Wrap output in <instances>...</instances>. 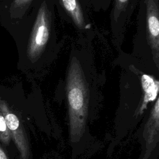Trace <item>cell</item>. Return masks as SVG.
Wrapping results in <instances>:
<instances>
[{
    "mask_svg": "<svg viewBox=\"0 0 159 159\" xmlns=\"http://www.w3.org/2000/svg\"><path fill=\"white\" fill-rule=\"evenodd\" d=\"M66 89L70 139L73 142H77L85 130L88 89L82 68L76 58L71 59L68 69Z\"/></svg>",
    "mask_w": 159,
    "mask_h": 159,
    "instance_id": "6da1fadb",
    "label": "cell"
},
{
    "mask_svg": "<svg viewBox=\"0 0 159 159\" xmlns=\"http://www.w3.org/2000/svg\"><path fill=\"white\" fill-rule=\"evenodd\" d=\"M50 29V14L47 4L43 2L38 10L27 45V57L31 62H35L43 52L49 39Z\"/></svg>",
    "mask_w": 159,
    "mask_h": 159,
    "instance_id": "7a4b0ae2",
    "label": "cell"
},
{
    "mask_svg": "<svg viewBox=\"0 0 159 159\" xmlns=\"http://www.w3.org/2000/svg\"><path fill=\"white\" fill-rule=\"evenodd\" d=\"M0 111L6 120L19 159H29L30 150L24 125L17 112L5 98L2 91H0Z\"/></svg>",
    "mask_w": 159,
    "mask_h": 159,
    "instance_id": "3957f363",
    "label": "cell"
},
{
    "mask_svg": "<svg viewBox=\"0 0 159 159\" xmlns=\"http://www.w3.org/2000/svg\"><path fill=\"white\" fill-rule=\"evenodd\" d=\"M147 37L157 68L159 63V11L158 0H146Z\"/></svg>",
    "mask_w": 159,
    "mask_h": 159,
    "instance_id": "277c9868",
    "label": "cell"
},
{
    "mask_svg": "<svg viewBox=\"0 0 159 159\" xmlns=\"http://www.w3.org/2000/svg\"><path fill=\"white\" fill-rule=\"evenodd\" d=\"M159 130V99L157 98L152 111L150 116L145 127L143 137L147 143V148L150 146Z\"/></svg>",
    "mask_w": 159,
    "mask_h": 159,
    "instance_id": "5b68a950",
    "label": "cell"
},
{
    "mask_svg": "<svg viewBox=\"0 0 159 159\" xmlns=\"http://www.w3.org/2000/svg\"><path fill=\"white\" fill-rule=\"evenodd\" d=\"M60 2L75 25L80 29L84 28V17L78 1L77 0H60Z\"/></svg>",
    "mask_w": 159,
    "mask_h": 159,
    "instance_id": "8992f818",
    "label": "cell"
},
{
    "mask_svg": "<svg viewBox=\"0 0 159 159\" xmlns=\"http://www.w3.org/2000/svg\"><path fill=\"white\" fill-rule=\"evenodd\" d=\"M142 84L144 91V97L140 108L141 112L145 109L148 102L152 101L156 98L158 92V82L151 76L143 75L142 76Z\"/></svg>",
    "mask_w": 159,
    "mask_h": 159,
    "instance_id": "52a82bcc",
    "label": "cell"
},
{
    "mask_svg": "<svg viewBox=\"0 0 159 159\" xmlns=\"http://www.w3.org/2000/svg\"><path fill=\"white\" fill-rule=\"evenodd\" d=\"M32 1L33 0H7V17L12 20L21 19Z\"/></svg>",
    "mask_w": 159,
    "mask_h": 159,
    "instance_id": "ba28073f",
    "label": "cell"
},
{
    "mask_svg": "<svg viewBox=\"0 0 159 159\" xmlns=\"http://www.w3.org/2000/svg\"><path fill=\"white\" fill-rule=\"evenodd\" d=\"M0 143L10 155L9 147L14 143L11 135L7 128L6 120L1 111H0Z\"/></svg>",
    "mask_w": 159,
    "mask_h": 159,
    "instance_id": "9c48e42d",
    "label": "cell"
},
{
    "mask_svg": "<svg viewBox=\"0 0 159 159\" xmlns=\"http://www.w3.org/2000/svg\"><path fill=\"white\" fill-rule=\"evenodd\" d=\"M129 0H115L114 18L117 20L120 13L125 10Z\"/></svg>",
    "mask_w": 159,
    "mask_h": 159,
    "instance_id": "30bf717a",
    "label": "cell"
},
{
    "mask_svg": "<svg viewBox=\"0 0 159 159\" xmlns=\"http://www.w3.org/2000/svg\"><path fill=\"white\" fill-rule=\"evenodd\" d=\"M0 159H11L8 152L0 143Z\"/></svg>",
    "mask_w": 159,
    "mask_h": 159,
    "instance_id": "8fae6325",
    "label": "cell"
}]
</instances>
